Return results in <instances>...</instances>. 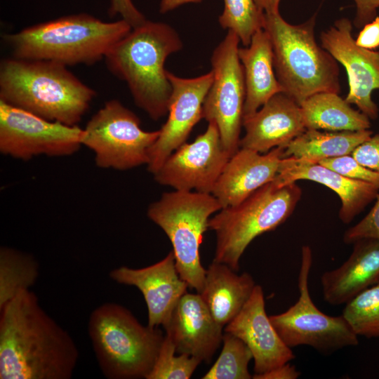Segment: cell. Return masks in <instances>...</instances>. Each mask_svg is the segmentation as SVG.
<instances>
[{
    "label": "cell",
    "instance_id": "5",
    "mask_svg": "<svg viewBox=\"0 0 379 379\" xmlns=\"http://www.w3.org/2000/svg\"><path fill=\"white\" fill-rule=\"evenodd\" d=\"M316 15L292 25L279 12L265 13L262 29L272 47L273 63L283 93L299 105L311 95L339 93V67L335 58L316 41Z\"/></svg>",
    "mask_w": 379,
    "mask_h": 379
},
{
    "label": "cell",
    "instance_id": "3",
    "mask_svg": "<svg viewBox=\"0 0 379 379\" xmlns=\"http://www.w3.org/2000/svg\"><path fill=\"white\" fill-rule=\"evenodd\" d=\"M182 46L171 25L147 20L132 28L104 60L109 71L126 83L135 105L157 121L168 114L171 93L165 62Z\"/></svg>",
    "mask_w": 379,
    "mask_h": 379
},
{
    "label": "cell",
    "instance_id": "12",
    "mask_svg": "<svg viewBox=\"0 0 379 379\" xmlns=\"http://www.w3.org/2000/svg\"><path fill=\"white\" fill-rule=\"evenodd\" d=\"M84 128L51 121L0 100V152L27 161L66 157L82 146Z\"/></svg>",
    "mask_w": 379,
    "mask_h": 379
},
{
    "label": "cell",
    "instance_id": "24",
    "mask_svg": "<svg viewBox=\"0 0 379 379\" xmlns=\"http://www.w3.org/2000/svg\"><path fill=\"white\" fill-rule=\"evenodd\" d=\"M255 286L249 273L238 274L226 264L213 260L200 295L214 319L224 327L241 311Z\"/></svg>",
    "mask_w": 379,
    "mask_h": 379
},
{
    "label": "cell",
    "instance_id": "37",
    "mask_svg": "<svg viewBox=\"0 0 379 379\" xmlns=\"http://www.w3.org/2000/svg\"><path fill=\"white\" fill-rule=\"evenodd\" d=\"M357 7L354 25L361 28L377 16L379 0H354Z\"/></svg>",
    "mask_w": 379,
    "mask_h": 379
},
{
    "label": "cell",
    "instance_id": "29",
    "mask_svg": "<svg viewBox=\"0 0 379 379\" xmlns=\"http://www.w3.org/2000/svg\"><path fill=\"white\" fill-rule=\"evenodd\" d=\"M342 314L358 336L378 338L379 282L347 302Z\"/></svg>",
    "mask_w": 379,
    "mask_h": 379
},
{
    "label": "cell",
    "instance_id": "10",
    "mask_svg": "<svg viewBox=\"0 0 379 379\" xmlns=\"http://www.w3.org/2000/svg\"><path fill=\"white\" fill-rule=\"evenodd\" d=\"M312 251L304 246L298 279L299 298L286 311L270 315V319L284 343L290 348L308 345L324 354H331L359 344L358 335L343 316H329L313 302L309 291Z\"/></svg>",
    "mask_w": 379,
    "mask_h": 379
},
{
    "label": "cell",
    "instance_id": "35",
    "mask_svg": "<svg viewBox=\"0 0 379 379\" xmlns=\"http://www.w3.org/2000/svg\"><path fill=\"white\" fill-rule=\"evenodd\" d=\"M108 14L111 17L119 15L132 28L140 25L147 20L131 0H110Z\"/></svg>",
    "mask_w": 379,
    "mask_h": 379
},
{
    "label": "cell",
    "instance_id": "18",
    "mask_svg": "<svg viewBox=\"0 0 379 379\" xmlns=\"http://www.w3.org/2000/svg\"><path fill=\"white\" fill-rule=\"evenodd\" d=\"M178 354L210 363L222 342V328L213 317L201 295L185 293L164 328Z\"/></svg>",
    "mask_w": 379,
    "mask_h": 379
},
{
    "label": "cell",
    "instance_id": "28",
    "mask_svg": "<svg viewBox=\"0 0 379 379\" xmlns=\"http://www.w3.org/2000/svg\"><path fill=\"white\" fill-rule=\"evenodd\" d=\"M219 357L202 379H250L248 366L253 354L246 343L234 335L225 332Z\"/></svg>",
    "mask_w": 379,
    "mask_h": 379
},
{
    "label": "cell",
    "instance_id": "16",
    "mask_svg": "<svg viewBox=\"0 0 379 379\" xmlns=\"http://www.w3.org/2000/svg\"><path fill=\"white\" fill-rule=\"evenodd\" d=\"M109 275L117 283L139 289L147 307V325L152 328L166 326L189 288L177 271L173 251L152 265L137 269L122 266L111 270Z\"/></svg>",
    "mask_w": 379,
    "mask_h": 379
},
{
    "label": "cell",
    "instance_id": "34",
    "mask_svg": "<svg viewBox=\"0 0 379 379\" xmlns=\"http://www.w3.org/2000/svg\"><path fill=\"white\" fill-rule=\"evenodd\" d=\"M361 165L379 172V133L373 134L352 153Z\"/></svg>",
    "mask_w": 379,
    "mask_h": 379
},
{
    "label": "cell",
    "instance_id": "7",
    "mask_svg": "<svg viewBox=\"0 0 379 379\" xmlns=\"http://www.w3.org/2000/svg\"><path fill=\"white\" fill-rule=\"evenodd\" d=\"M301 195L296 182L279 185L272 181L239 204L222 208L208 223L216 235L213 260L238 272L240 258L249 244L285 222Z\"/></svg>",
    "mask_w": 379,
    "mask_h": 379
},
{
    "label": "cell",
    "instance_id": "39",
    "mask_svg": "<svg viewBox=\"0 0 379 379\" xmlns=\"http://www.w3.org/2000/svg\"><path fill=\"white\" fill-rule=\"evenodd\" d=\"M202 0H161L159 12L162 14L168 13L186 4L200 3Z\"/></svg>",
    "mask_w": 379,
    "mask_h": 379
},
{
    "label": "cell",
    "instance_id": "1",
    "mask_svg": "<svg viewBox=\"0 0 379 379\" xmlns=\"http://www.w3.org/2000/svg\"><path fill=\"white\" fill-rule=\"evenodd\" d=\"M0 311L1 379L72 378L78 348L33 291H21Z\"/></svg>",
    "mask_w": 379,
    "mask_h": 379
},
{
    "label": "cell",
    "instance_id": "17",
    "mask_svg": "<svg viewBox=\"0 0 379 379\" xmlns=\"http://www.w3.org/2000/svg\"><path fill=\"white\" fill-rule=\"evenodd\" d=\"M248 347L254 360V374H261L288 363L295 358L267 316L261 286L253 291L239 314L225 327Z\"/></svg>",
    "mask_w": 379,
    "mask_h": 379
},
{
    "label": "cell",
    "instance_id": "9",
    "mask_svg": "<svg viewBox=\"0 0 379 379\" xmlns=\"http://www.w3.org/2000/svg\"><path fill=\"white\" fill-rule=\"evenodd\" d=\"M159 130L145 131L139 117L117 100L105 103L84 128L82 145L94 152L101 168L126 171L147 165Z\"/></svg>",
    "mask_w": 379,
    "mask_h": 379
},
{
    "label": "cell",
    "instance_id": "20",
    "mask_svg": "<svg viewBox=\"0 0 379 379\" xmlns=\"http://www.w3.org/2000/svg\"><path fill=\"white\" fill-rule=\"evenodd\" d=\"M284 146L266 154L240 147L226 164L211 194L222 208L237 205L276 178Z\"/></svg>",
    "mask_w": 379,
    "mask_h": 379
},
{
    "label": "cell",
    "instance_id": "32",
    "mask_svg": "<svg viewBox=\"0 0 379 379\" xmlns=\"http://www.w3.org/2000/svg\"><path fill=\"white\" fill-rule=\"evenodd\" d=\"M317 163L342 175L371 183L379 189V172L361 165L352 154L323 159Z\"/></svg>",
    "mask_w": 379,
    "mask_h": 379
},
{
    "label": "cell",
    "instance_id": "6",
    "mask_svg": "<svg viewBox=\"0 0 379 379\" xmlns=\"http://www.w3.org/2000/svg\"><path fill=\"white\" fill-rule=\"evenodd\" d=\"M88 333L98 366L108 379H147L164 338L159 328L142 325L115 302L93 310Z\"/></svg>",
    "mask_w": 379,
    "mask_h": 379
},
{
    "label": "cell",
    "instance_id": "14",
    "mask_svg": "<svg viewBox=\"0 0 379 379\" xmlns=\"http://www.w3.org/2000/svg\"><path fill=\"white\" fill-rule=\"evenodd\" d=\"M352 27L348 18L335 20L321 33V44L346 70L349 91L345 100L375 120L379 109L372 99V93L379 90V51L357 45L352 34Z\"/></svg>",
    "mask_w": 379,
    "mask_h": 379
},
{
    "label": "cell",
    "instance_id": "8",
    "mask_svg": "<svg viewBox=\"0 0 379 379\" xmlns=\"http://www.w3.org/2000/svg\"><path fill=\"white\" fill-rule=\"evenodd\" d=\"M222 208L212 194L174 190L164 193L147 209L148 218L171 242L180 278L199 294L206 272L201 262L200 245L210 216Z\"/></svg>",
    "mask_w": 379,
    "mask_h": 379
},
{
    "label": "cell",
    "instance_id": "26",
    "mask_svg": "<svg viewBox=\"0 0 379 379\" xmlns=\"http://www.w3.org/2000/svg\"><path fill=\"white\" fill-rule=\"evenodd\" d=\"M373 135L367 129L357 131H320L306 129L285 147L284 157L307 158L317 161L352 154Z\"/></svg>",
    "mask_w": 379,
    "mask_h": 379
},
{
    "label": "cell",
    "instance_id": "33",
    "mask_svg": "<svg viewBox=\"0 0 379 379\" xmlns=\"http://www.w3.org/2000/svg\"><path fill=\"white\" fill-rule=\"evenodd\" d=\"M364 238L379 239V194L366 216L345 231L343 241L346 244H353Z\"/></svg>",
    "mask_w": 379,
    "mask_h": 379
},
{
    "label": "cell",
    "instance_id": "40",
    "mask_svg": "<svg viewBox=\"0 0 379 379\" xmlns=\"http://www.w3.org/2000/svg\"><path fill=\"white\" fill-rule=\"evenodd\" d=\"M258 8L265 13L279 12V4L281 0H255Z\"/></svg>",
    "mask_w": 379,
    "mask_h": 379
},
{
    "label": "cell",
    "instance_id": "23",
    "mask_svg": "<svg viewBox=\"0 0 379 379\" xmlns=\"http://www.w3.org/2000/svg\"><path fill=\"white\" fill-rule=\"evenodd\" d=\"M246 98L243 119L258 111L272 96L283 93L277 78L270 39L263 29L258 30L247 46L239 47Z\"/></svg>",
    "mask_w": 379,
    "mask_h": 379
},
{
    "label": "cell",
    "instance_id": "2",
    "mask_svg": "<svg viewBox=\"0 0 379 379\" xmlns=\"http://www.w3.org/2000/svg\"><path fill=\"white\" fill-rule=\"evenodd\" d=\"M95 95L63 65L14 57L0 63V100L48 121L77 126Z\"/></svg>",
    "mask_w": 379,
    "mask_h": 379
},
{
    "label": "cell",
    "instance_id": "11",
    "mask_svg": "<svg viewBox=\"0 0 379 379\" xmlns=\"http://www.w3.org/2000/svg\"><path fill=\"white\" fill-rule=\"evenodd\" d=\"M240 40L228 30L213 50L211 70L213 79L202 109L203 119L217 126L224 149L230 157L239 149L243 126L246 89L238 51Z\"/></svg>",
    "mask_w": 379,
    "mask_h": 379
},
{
    "label": "cell",
    "instance_id": "27",
    "mask_svg": "<svg viewBox=\"0 0 379 379\" xmlns=\"http://www.w3.org/2000/svg\"><path fill=\"white\" fill-rule=\"evenodd\" d=\"M39 275L34 257L13 248H0V309L19 293L29 290Z\"/></svg>",
    "mask_w": 379,
    "mask_h": 379
},
{
    "label": "cell",
    "instance_id": "4",
    "mask_svg": "<svg viewBox=\"0 0 379 379\" xmlns=\"http://www.w3.org/2000/svg\"><path fill=\"white\" fill-rule=\"evenodd\" d=\"M131 29L123 19L104 22L78 13L32 25L3 38L16 58L48 60L66 67L93 65L105 59Z\"/></svg>",
    "mask_w": 379,
    "mask_h": 379
},
{
    "label": "cell",
    "instance_id": "31",
    "mask_svg": "<svg viewBox=\"0 0 379 379\" xmlns=\"http://www.w3.org/2000/svg\"><path fill=\"white\" fill-rule=\"evenodd\" d=\"M175 353L173 342L165 335L156 361L147 379L190 378L201 361L186 354L176 356Z\"/></svg>",
    "mask_w": 379,
    "mask_h": 379
},
{
    "label": "cell",
    "instance_id": "36",
    "mask_svg": "<svg viewBox=\"0 0 379 379\" xmlns=\"http://www.w3.org/2000/svg\"><path fill=\"white\" fill-rule=\"evenodd\" d=\"M355 42L359 46L375 50L379 47V16L361 27Z\"/></svg>",
    "mask_w": 379,
    "mask_h": 379
},
{
    "label": "cell",
    "instance_id": "30",
    "mask_svg": "<svg viewBox=\"0 0 379 379\" xmlns=\"http://www.w3.org/2000/svg\"><path fill=\"white\" fill-rule=\"evenodd\" d=\"M224 9L218 18L222 28L234 32L244 46L250 44L253 34L262 29L265 13L255 0H223Z\"/></svg>",
    "mask_w": 379,
    "mask_h": 379
},
{
    "label": "cell",
    "instance_id": "19",
    "mask_svg": "<svg viewBox=\"0 0 379 379\" xmlns=\"http://www.w3.org/2000/svg\"><path fill=\"white\" fill-rule=\"evenodd\" d=\"M300 180L318 182L335 192L341 201L339 218L345 224L350 223L379 194V189L373 185L342 175L315 160L282 158L273 181L279 185H286Z\"/></svg>",
    "mask_w": 379,
    "mask_h": 379
},
{
    "label": "cell",
    "instance_id": "25",
    "mask_svg": "<svg viewBox=\"0 0 379 379\" xmlns=\"http://www.w3.org/2000/svg\"><path fill=\"white\" fill-rule=\"evenodd\" d=\"M300 107L306 129L357 131L371 126V119L361 111L353 109L338 93L314 94Z\"/></svg>",
    "mask_w": 379,
    "mask_h": 379
},
{
    "label": "cell",
    "instance_id": "38",
    "mask_svg": "<svg viewBox=\"0 0 379 379\" xmlns=\"http://www.w3.org/2000/svg\"><path fill=\"white\" fill-rule=\"evenodd\" d=\"M300 373L294 366L286 363L261 374H254V379H296Z\"/></svg>",
    "mask_w": 379,
    "mask_h": 379
},
{
    "label": "cell",
    "instance_id": "21",
    "mask_svg": "<svg viewBox=\"0 0 379 379\" xmlns=\"http://www.w3.org/2000/svg\"><path fill=\"white\" fill-rule=\"evenodd\" d=\"M245 135L239 148L259 153L286 147L306 128L300 105L284 93L268 100L258 111L243 119Z\"/></svg>",
    "mask_w": 379,
    "mask_h": 379
},
{
    "label": "cell",
    "instance_id": "15",
    "mask_svg": "<svg viewBox=\"0 0 379 379\" xmlns=\"http://www.w3.org/2000/svg\"><path fill=\"white\" fill-rule=\"evenodd\" d=\"M171 86L168 119L149 152L147 170L153 175L166 159L186 142L203 118V104L213 79V71L194 78H182L167 71Z\"/></svg>",
    "mask_w": 379,
    "mask_h": 379
},
{
    "label": "cell",
    "instance_id": "22",
    "mask_svg": "<svg viewBox=\"0 0 379 379\" xmlns=\"http://www.w3.org/2000/svg\"><path fill=\"white\" fill-rule=\"evenodd\" d=\"M353 244L347 260L321 277L324 299L330 305L346 304L379 282V239L364 238Z\"/></svg>",
    "mask_w": 379,
    "mask_h": 379
},
{
    "label": "cell",
    "instance_id": "13",
    "mask_svg": "<svg viewBox=\"0 0 379 379\" xmlns=\"http://www.w3.org/2000/svg\"><path fill=\"white\" fill-rule=\"evenodd\" d=\"M230 157L217 126L209 122L194 142H185L171 153L154 178L159 184L175 190L211 194Z\"/></svg>",
    "mask_w": 379,
    "mask_h": 379
}]
</instances>
